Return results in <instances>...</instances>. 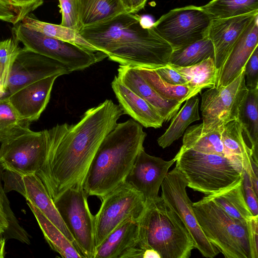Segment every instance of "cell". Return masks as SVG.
<instances>
[{"label":"cell","instance_id":"25","mask_svg":"<svg viewBox=\"0 0 258 258\" xmlns=\"http://www.w3.org/2000/svg\"><path fill=\"white\" fill-rule=\"evenodd\" d=\"M206 196L232 218L241 223L247 224L253 216L244 199L242 177L229 187Z\"/></svg>","mask_w":258,"mask_h":258},{"label":"cell","instance_id":"46","mask_svg":"<svg viewBox=\"0 0 258 258\" xmlns=\"http://www.w3.org/2000/svg\"><path fill=\"white\" fill-rule=\"evenodd\" d=\"M143 258H161L160 254L155 250L147 248L145 250Z\"/></svg>","mask_w":258,"mask_h":258},{"label":"cell","instance_id":"5","mask_svg":"<svg viewBox=\"0 0 258 258\" xmlns=\"http://www.w3.org/2000/svg\"><path fill=\"white\" fill-rule=\"evenodd\" d=\"M174 158L175 167L184 176L187 187L206 196L223 190L242 177L243 169L224 156L181 146Z\"/></svg>","mask_w":258,"mask_h":258},{"label":"cell","instance_id":"35","mask_svg":"<svg viewBox=\"0 0 258 258\" xmlns=\"http://www.w3.org/2000/svg\"><path fill=\"white\" fill-rule=\"evenodd\" d=\"M19 43L13 37L0 41V88L5 93L13 63L21 48Z\"/></svg>","mask_w":258,"mask_h":258},{"label":"cell","instance_id":"33","mask_svg":"<svg viewBox=\"0 0 258 258\" xmlns=\"http://www.w3.org/2000/svg\"><path fill=\"white\" fill-rule=\"evenodd\" d=\"M214 46L207 36L184 47L173 50L169 63L178 67H187L210 57L214 58Z\"/></svg>","mask_w":258,"mask_h":258},{"label":"cell","instance_id":"18","mask_svg":"<svg viewBox=\"0 0 258 258\" xmlns=\"http://www.w3.org/2000/svg\"><path fill=\"white\" fill-rule=\"evenodd\" d=\"M139 221H125L96 247L95 258H143Z\"/></svg>","mask_w":258,"mask_h":258},{"label":"cell","instance_id":"26","mask_svg":"<svg viewBox=\"0 0 258 258\" xmlns=\"http://www.w3.org/2000/svg\"><path fill=\"white\" fill-rule=\"evenodd\" d=\"M43 233L44 238L52 250L64 258H83L74 243L47 219L36 207L27 201Z\"/></svg>","mask_w":258,"mask_h":258},{"label":"cell","instance_id":"38","mask_svg":"<svg viewBox=\"0 0 258 258\" xmlns=\"http://www.w3.org/2000/svg\"><path fill=\"white\" fill-rule=\"evenodd\" d=\"M61 15L60 25L79 31V22L77 0H58Z\"/></svg>","mask_w":258,"mask_h":258},{"label":"cell","instance_id":"4","mask_svg":"<svg viewBox=\"0 0 258 258\" xmlns=\"http://www.w3.org/2000/svg\"><path fill=\"white\" fill-rule=\"evenodd\" d=\"M139 222L143 248L155 250L161 258H188L195 248L188 230L161 196L146 203Z\"/></svg>","mask_w":258,"mask_h":258},{"label":"cell","instance_id":"16","mask_svg":"<svg viewBox=\"0 0 258 258\" xmlns=\"http://www.w3.org/2000/svg\"><path fill=\"white\" fill-rule=\"evenodd\" d=\"M174 162V158L165 161L147 154L144 148L137 155L125 181L143 194L146 203L149 202L159 196L160 187Z\"/></svg>","mask_w":258,"mask_h":258},{"label":"cell","instance_id":"2","mask_svg":"<svg viewBox=\"0 0 258 258\" xmlns=\"http://www.w3.org/2000/svg\"><path fill=\"white\" fill-rule=\"evenodd\" d=\"M81 35L120 66L156 69L169 63L173 48L136 13L82 27Z\"/></svg>","mask_w":258,"mask_h":258},{"label":"cell","instance_id":"31","mask_svg":"<svg viewBox=\"0 0 258 258\" xmlns=\"http://www.w3.org/2000/svg\"><path fill=\"white\" fill-rule=\"evenodd\" d=\"M169 64L187 80L189 86L199 93L204 89L211 88L216 85L219 71L212 57L187 67Z\"/></svg>","mask_w":258,"mask_h":258},{"label":"cell","instance_id":"47","mask_svg":"<svg viewBox=\"0 0 258 258\" xmlns=\"http://www.w3.org/2000/svg\"><path fill=\"white\" fill-rule=\"evenodd\" d=\"M4 233L0 232V258H4L5 256V242Z\"/></svg>","mask_w":258,"mask_h":258},{"label":"cell","instance_id":"13","mask_svg":"<svg viewBox=\"0 0 258 258\" xmlns=\"http://www.w3.org/2000/svg\"><path fill=\"white\" fill-rule=\"evenodd\" d=\"M161 197L174 211L189 233L195 248L207 258H213L219 250L207 239L195 216L186 187L187 182L176 167L168 172L161 184Z\"/></svg>","mask_w":258,"mask_h":258},{"label":"cell","instance_id":"21","mask_svg":"<svg viewBox=\"0 0 258 258\" xmlns=\"http://www.w3.org/2000/svg\"><path fill=\"white\" fill-rule=\"evenodd\" d=\"M221 140L225 156L248 173L257 194V162L254 160L251 150L244 140L242 128L237 120L223 125Z\"/></svg>","mask_w":258,"mask_h":258},{"label":"cell","instance_id":"3","mask_svg":"<svg viewBox=\"0 0 258 258\" xmlns=\"http://www.w3.org/2000/svg\"><path fill=\"white\" fill-rule=\"evenodd\" d=\"M147 134L130 119L117 123L105 137L89 166L83 187L88 197L101 199L125 181Z\"/></svg>","mask_w":258,"mask_h":258},{"label":"cell","instance_id":"10","mask_svg":"<svg viewBox=\"0 0 258 258\" xmlns=\"http://www.w3.org/2000/svg\"><path fill=\"white\" fill-rule=\"evenodd\" d=\"M87 198L83 187H72L52 201L83 257L95 258V216Z\"/></svg>","mask_w":258,"mask_h":258},{"label":"cell","instance_id":"24","mask_svg":"<svg viewBox=\"0 0 258 258\" xmlns=\"http://www.w3.org/2000/svg\"><path fill=\"white\" fill-rule=\"evenodd\" d=\"M81 28L127 13L121 0H77Z\"/></svg>","mask_w":258,"mask_h":258},{"label":"cell","instance_id":"17","mask_svg":"<svg viewBox=\"0 0 258 258\" xmlns=\"http://www.w3.org/2000/svg\"><path fill=\"white\" fill-rule=\"evenodd\" d=\"M54 75L27 84L7 96L20 119L29 124L39 119L50 97Z\"/></svg>","mask_w":258,"mask_h":258},{"label":"cell","instance_id":"32","mask_svg":"<svg viewBox=\"0 0 258 258\" xmlns=\"http://www.w3.org/2000/svg\"><path fill=\"white\" fill-rule=\"evenodd\" d=\"M136 68L146 82L161 96L166 99L183 102L199 93L188 85H174L167 83L154 69Z\"/></svg>","mask_w":258,"mask_h":258},{"label":"cell","instance_id":"34","mask_svg":"<svg viewBox=\"0 0 258 258\" xmlns=\"http://www.w3.org/2000/svg\"><path fill=\"white\" fill-rule=\"evenodd\" d=\"M213 19H222L258 12V0H211L201 6Z\"/></svg>","mask_w":258,"mask_h":258},{"label":"cell","instance_id":"7","mask_svg":"<svg viewBox=\"0 0 258 258\" xmlns=\"http://www.w3.org/2000/svg\"><path fill=\"white\" fill-rule=\"evenodd\" d=\"M47 130L34 132L22 125L1 142L0 165L4 170L21 175L35 174L45 159Z\"/></svg>","mask_w":258,"mask_h":258},{"label":"cell","instance_id":"28","mask_svg":"<svg viewBox=\"0 0 258 258\" xmlns=\"http://www.w3.org/2000/svg\"><path fill=\"white\" fill-rule=\"evenodd\" d=\"M237 120L248 140L253 157L257 162L258 88L248 89L240 106Z\"/></svg>","mask_w":258,"mask_h":258},{"label":"cell","instance_id":"45","mask_svg":"<svg viewBox=\"0 0 258 258\" xmlns=\"http://www.w3.org/2000/svg\"><path fill=\"white\" fill-rule=\"evenodd\" d=\"M14 14L9 9L0 5V20L13 24Z\"/></svg>","mask_w":258,"mask_h":258},{"label":"cell","instance_id":"1","mask_svg":"<svg viewBox=\"0 0 258 258\" xmlns=\"http://www.w3.org/2000/svg\"><path fill=\"white\" fill-rule=\"evenodd\" d=\"M123 114L119 105L106 99L86 111L77 123L47 130L45 159L36 174L52 200L68 188L83 187L98 149Z\"/></svg>","mask_w":258,"mask_h":258},{"label":"cell","instance_id":"30","mask_svg":"<svg viewBox=\"0 0 258 258\" xmlns=\"http://www.w3.org/2000/svg\"><path fill=\"white\" fill-rule=\"evenodd\" d=\"M21 23L28 29L47 36L88 49L98 50L81 35L79 31L60 24H55L40 21L31 14L27 16Z\"/></svg>","mask_w":258,"mask_h":258},{"label":"cell","instance_id":"43","mask_svg":"<svg viewBox=\"0 0 258 258\" xmlns=\"http://www.w3.org/2000/svg\"><path fill=\"white\" fill-rule=\"evenodd\" d=\"M4 169L0 165V218L7 222V215L11 209V207L9 201L4 190L2 184V173Z\"/></svg>","mask_w":258,"mask_h":258},{"label":"cell","instance_id":"41","mask_svg":"<svg viewBox=\"0 0 258 258\" xmlns=\"http://www.w3.org/2000/svg\"><path fill=\"white\" fill-rule=\"evenodd\" d=\"M154 70L168 83L174 85H188L187 80L169 63Z\"/></svg>","mask_w":258,"mask_h":258},{"label":"cell","instance_id":"29","mask_svg":"<svg viewBox=\"0 0 258 258\" xmlns=\"http://www.w3.org/2000/svg\"><path fill=\"white\" fill-rule=\"evenodd\" d=\"M199 98L197 95L185 101V103L172 119L165 132L157 139L159 146L165 148L180 138L188 126L199 120Z\"/></svg>","mask_w":258,"mask_h":258},{"label":"cell","instance_id":"48","mask_svg":"<svg viewBox=\"0 0 258 258\" xmlns=\"http://www.w3.org/2000/svg\"><path fill=\"white\" fill-rule=\"evenodd\" d=\"M8 222L0 218V232L4 233L8 227Z\"/></svg>","mask_w":258,"mask_h":258},{"label":"cell","instance_id":"20","mask_svg":"<svg viewBox=\"0 0 258 258\" xmlns=\"http://www.w3.org/2000/svg\"><path fill=\"white\" fill-rule=\"evenodd\" d=\"M258 46V15L244 30L220 69L216 87L232 82L243 71L251 54Z\"/></svg>","mask_w":258,"mask_h":258},{"label":"cell","instance_id":"9","mask_svg":"<svg viewBox=\"0 0 258 258\" xmlns=\"http://www.w3.org/2000/svg\"><path fill=\"white\" fill-rule=\"evenodd\" d=\"M100 199L101 204L94 216L96 247L121 223L139 221L146 207L143 194L126 181Z\"/></svg>","mask_w":258,"mask_h":258},{"label":"cell","instance_id":"19","mask_svg":"<svg viewBox=\"0 0 258 258\" xmlns=\"http://www.w3.org/2000/svg\"><path fill=\"white\" fill-rule=\"evenodd\" d=\"M257 15L258 12L227 18L212 19L208 37L214 46V60L219 72L238 38Z\"/></svg>","mask_w":258,"mask_h":258},{"label":"cell","instance_id":"8","mask_svg":"<svg viewBox=\"0 0 258 258\" xmlns=\"http://www.w3.org/2000/svg\"><path fill=\"white\" fill-rule=\"evenodd\" d=\"M12 32L13 37L24 47L60 62L72 72L83 70L107 57L101 51L47 36L28 29L21 22L14 25Z\"/></svg>","mask_w":258,"mask_h":258},{"label":"cell","instance_id":"12","mask_svg":"<svg viewBox=\"0 0 258 258\" xmlns=\"http://www.w3.org/2000/svg\"><path fill=\"white\" fill-rule=\"evenodd\" d=\"M248 92L243 71L225 86L209 88L201 95L202 128L211 131L237 120L240 106Z\"/></svg>","mask_w":258,"mask_h":258},{"label":"cell","instance_id":"36","mask_svg":"<svg viewBox=\"0 0 258 258\" xmlns=\"http://www.w3.org/2000/svg\"><path fill=\"white\" fill-rule=\"evenodd\" d=\"M28 124L21 120L7 97L0 98V143L19 126Z\"/></svg>","mask_w":258,"mask_h":258},{"label":"cell","instance_id":"6","mask_svg":"<svg viewBox=\"0 0 258 258\" xmlns=\"http://www.w3.org/2000/svg\"><path fill=\"white\" fill-rule=\"evenodd\" d=\"M198 222L226 258H251L247 224L236 220L206 196L192 203Z\"/></svg>","mask_w":258,"mask_h":258},{"label":"cell","instance_id":"44","mask_svg":"<svg viewBox=\"0 0 258 258\" xmlns=\"http://www.w3.org/2000/svg\"><path fill=\"white\" fill-rule=\"evenodd\" d=\"M127 13H137L144 9L148 0H121Z\"/></svg>","mask_w":258,"mask_h":258},{"label":"cell","instance_id":"27","mask_svg":"<svg viewBox=\"0 0 258 258\" xmlns=\"http://www.w3.org/2000/svg\"><path fill=\"white\" fill-rule=\"evenodd\" d=\"M222 127L204 131L202 123L190 126L184 133L181 146L202 153L225 156L221 140Z\"/></svg>","mask_w":258,"mask_h":258},{"label":"cell","instance_id":"40","mask_svg":"<svg viewBox=\"0 0 258 258\" xmlns=\"http://www.w3.org/2000/svg\"><path fill=\"white\" fill-rule=\"evenodd\" d=\"M242 185L247 206L254 216H258L257 195L254 190L249 175L244 169L242 173Z\"/></svg>","mask_w":258,"mask_h":258},{"label":"cell","instance_id":"11","mask_svg":"<svg viewBox=\"0 0 258 258\" xmlns=\"http://www.w3.org/2000/svg\"><path fill=\"white\" fill-rule=\"evenodd\" d=\"M212 19L201 7L189 5L169 11L152 26L175 50L207 37Z\"/></svg>","mask_w":258,"mask_h":258},{"label":"cell","instance_id":"49","mask_svg":"<svg viewBox=\"0 0 258 258\" xmlns=\"http://www.w3.org/2000/svg\"><path fill=\"white\" fill-rule=\"evenodd\" d=\"M5 93L1 88H0V98H2L3 96L5 94Z\"/></svg>","mask_w":258,"mask_h":258},{"label":"cell","instance_id":"22","mask_svg":"<svg viewBox=\"0 0 258 258\" xmlns=\"http://www.w3.org/2000/svg\"><path fill=\"white\" fill-rule=\"evenodd\" d=\"M119 67L116 77L120 82L149 103L164 122H168L173 118L182 102L163 98L146 82L136 68Z\"/></svg>","mask_w":258,"mask_h":258},{"label":"cell","instance_id":"15","mask_svg":"<svg viewBox=\"0 0 258 258\" xmlns=\"http://www.w3.org/2000/svg\"><path fill=\"white\" fill-rule=\"evenodd\" d=\"M71 73L67 67L59 61L21 48L9 74L7 91L10 94L31 82L54 75L62 76Z\"/></svg>","mask_w":258,"mask_h":258},{"label":"cell","instance_id":"14","mask_svg":"<svg viewBox=\"0 0 258 258\" xmlns=\"http://www.w3.org/2000/svg\"><path fill=\"white\" fill-rule=\"evenodd\" d=\"M2 181L5 193L14 190L20 194L55 225L68 239L75 243L52 199L36 174L21 175L4 170Z\"/></svg>","mask_w":258,"mask_h":258},{"label":"cell","instance_id":"23","mask_svg":"<svg viewBox=\"0 0 258 258\" xmlns=\"http://www.w3.org/2000/svg\"><path fill=\"white\" fill-rule=\"evenodd\" d=\"M111 87L119 106L124 114H127L145 127L160 128L164 122L156 110L121 82L116 76Z\"/></svg>","mask_w":258,"mask_h":258},{"label":"cell","instance_id":"39","mask_svg":"<svg viewBox=\"0 0 258 258\" xmlns=\"http://www.w3.org/2000/svg\"><path fill=\"white\" fill-rule=\"evenodd\" d=\"M258 46L247 61L244 68L245 81L247 89L258 88Z\"/></svg>","mask_w":258,"mask_h":258},{"label":"cell","instance_id":"42","mask_svg":"<svg viewBox=\"0 0 258 258\" xmlns=\"http://www.w3.org/2000/svg\"><path fill=\"white\" fill-rule=\"evenodd\" d=\"M258 216H253L247 223L251 258L258 257Z\"/></svg>","mask_w":258,"mask_h":258},{"label":"cell","instance_id":"37","mask_svg":"<svg viewBox=\"0 0 258 258\" xmlns=\"http://www.w3.org/2000/svg\"><path fill=\"white\" fill-rule=\"evenodd\" d=\"M43 0H0V5L15 15L13 25L21 22L27 16L42 5Z\"/></svg>","mask_w":258,"mask_h":258}]
</instances>
